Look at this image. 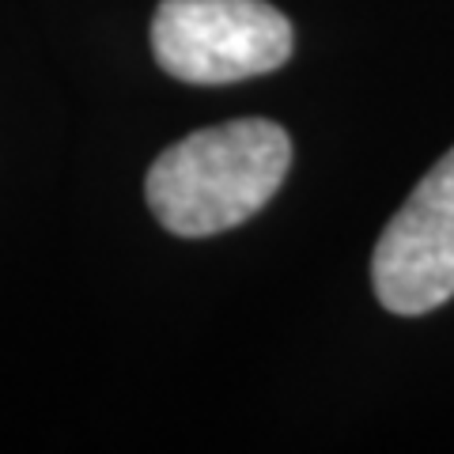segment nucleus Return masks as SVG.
<instances>
[{"label": "nucleus", "mask_w": 454, "mask_h": 454, "mask_svg": "<svg viewBox=\"0 0 454 454\" xmlns=\"http://www.w3.org/2000/svg\"><path fill=\"white\" fill-rule=\"evenodd\" d=\"M292 167V140L269 118L197 129L148 167L145 197L170 235L205 239L247 223L273 201Z\"/></svg>", "instance_id": "nucleus-1"}, {"label": "nucleus", "mask_w": 454, "mask_h": 454, "mask_svg": "<svg viewBox=\"0 0 454 454\" xmlns=\"http://www.w3.org/2000/svg\"><path fill=\"white\" fill-rule=\"evenodd\" d=\"M295 50L284 12L265 0H160L152 53L182 83H235L277 73Z\"/></svg>", "instance_id": "nucleus-2"}, {"label": "nucleus", "mask_w": 454, "mask_h": 454, "mask_svg": "<svg viewBox=\"0 0 454 454\" xmlns=\"http://www.w3.org/2000/svg\"><path fill=\"white\" fill-rule=\"evenodd\" d=\"M372 284L390 315L417 318L454 300V148L382 227Z\"/></svg>", "instance_id": "nucleus-3"}]
</instances>
